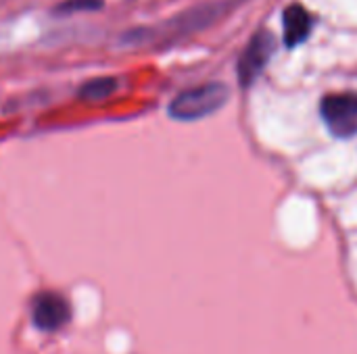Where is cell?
<instances>
[{
  "label": "cell",
  "mask_w": 357,
  "mask_h": 354,
  "mask_svg": "<svg viewBox=\"0 0 357 354\" xmlns=\"http://www.w3.org/2000/svg\"><path fill=\"white\" fill-rule=\"evenodd\" d=\"M69 317H71L69 303L61 294L42 292L40 296H36L31 307V319L40 332H56L69 321Z\"/></svg>",
  "instance_id": "277c9868"
},
{
  "label": "cell",
  "mask_w": 357,
  "mask_h": 354,
  "mask_svg": "<svg viewBox=\"0 0 357 354\" xmlns=\"http://www.w3.org/2000/svg\"><path fill=\"white\" fill-rule=\"evenodd\" d=\"M102 6V0H63L56 6V13H79V10H96Z\"/></svg>",
  "instance_id": "ba28073f"
},
{
  "label": "cell",
  "mask_w": 357,
  "mask_h": 354,
  "mask_svg": "<svg viewBox=\"0 0 357 354\" xmlns=\"http://www.w3.org/2000/svg\"><path fill=\"white\" fill-rule=\"evenodd\" d=\"M312 25H314V17L310 15V10L301 4H291L282 15L284 44L289 48L303 44L312 33Z\"/></svg>",
  "instance_id": "8992f818"
},
{
  "label": "cell",
  "mask_w": 357,
  "mask_h": 354,
  "mask_svg": "<svg viewBox=\"0 0 357 354\" xmlns=\"http://www.w3.org/2000/svg\"><path fill=\"white\" fill-rule=\"evenodd\" d=\"M115 90H117L115 77H94L79 88V98L86 102H96L109 98Z\"/></svg>",
  "instance_id": "52a82bcc"
},
{
  "label": "cell",
  "mask_w": 357,
  "mask_h": 354,
  "mask_svg": "<svg viewBox=\"0 0 357 354\" xmlns=\"http://www.w3.org/2000/svg\"><path fill=\"white\" fill-rule=\"evenodd\" d=\"M322 119L333 136L354 138L357 134V94L339 92L322 98L320 104Z\"/></svg>",
  "instance_id": "7a4b0ae2"
},
{
  "label": "cell",
  "mask_w": 357,
  "mask_h": 354,
  "mask_svg": "<svg viewBox=\"0 0 357 354\" xmlns=\"http://www.w3.org/2000/svg\"><path fill=\"white\" fill-rule=\"evenodd\" d=\"M230 98V88L222 81L184 90L169 104V115L178 121H197L220 111Z\"/></svg>",
  "instance_id": "6da1fadb"
},
{
  "label": "cell",
  "mask_w": 357,
  "mask_h": 354,
  "mask_svg": "<svg viewBox=\"0 0 357 354\" xmlns=\"http://www.w3.org/2000/svg\"><path fill=\"white\" fill-rule=\"evenodd\" d=\"M274 50H276V42L268 29H261L251 38L243 56L238 58V81L243 88H249L261 75V71L274 56Z\"/></svg>",
  "instance_id": "3957f363"
},
{
  "label": "cell",
  "mask_w": 357,
  "mask_h": 354,
  "mask_svg": "<svg viewBox=\"0 0 357 354\" xmlns=\"http://www.w3.org/2000/svg\"><path fill=\"white\" fill-rule=\"evenodd\" d=\"M234 8V2H207L201 6H195L178 17H174V21L169 23V27L180 35V33H192L199 29H205L213 23H218L220 19H224L230 10Z\"/></svg>",
  "instance_id": "5b68a950"
}]
</instances>
